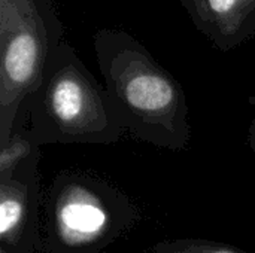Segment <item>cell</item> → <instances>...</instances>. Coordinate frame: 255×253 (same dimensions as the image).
<instances>
[{
	"instance_id": "1",
	"label": "cell",
	"mask_w": 255,
	"mask_h": 253,
	"mask_svg": "<svg viewBox=\"0 0 255 253\" xmlns=\"http://www.w3.org/2000/svg\"><path fill=\"white\" fill-rule=\"evenodd\" d=\"M93 45L105 89L124 130L158 148L187 149L188 104L176 78L126 30L100 28Z\"/></svg>"
},
{
	"instance_id": "2",
	"label": "cell",
	"mask_w": 255,
	"mask_h": 253,
	"mask_svg": "<svg viewBox=\"0 0 255 253\" xmlns=\"http://www.w3.org/2000/svg\"><path fill=\"white\" fill-rule=\"evenodd\" d=\"M25 113L39 146L112 145L126 131L105 86L64 40L52 49Z\"/></svg>"
},
{
	"instance_id": "3",
	"label": "cell",
	"mask_w": 255,
	"mask_h": 253,
	"mask_svg": "<svg viewBox=\"0 0 255 253\" xmlns=\"http://www.w3.org/2000/svg\"><path fill=\"white\" fill-rule=\"evenodd\" d=\"M140 213L112 183L64 170L49 188L43 210L46 253H100L131 230Z\"/></svg>"
},
{
	"instance_id": "4",
	"label": "cell",
	"mask_w": 255,
	"mask_h": 253,
	"mask_svg": "<svg viewBox=\"0 0 255 253\" xmlns=\"http://www.w3.org/2000/svg\"><path fill=\"white\" fill-rule=\"evenodd\" d=\"M63 25L51 0H0V146L27 122Z\"/></svg>"
},
{
	"instance_id": "5",
	"label": "cell",
	"mask_w": 255,
	"mask_h": 253,
	"mask_svg": "<svg viewBox=\"0 0 255 253\" xmlns=\"http://www.w3.org/2000/svg\"><path fill=\"white\" fill-rule=\"evenodd\" d=\"M39 158L40 151L0 182V253H34L40 248Z\"/></svg>"
},
{
	"instance_id": "6",
	"label": "cell",
	"mask_w": 255,
	"mask_h": 253,
	"mask_svg": "<svg viewBox=\"0 0 255 253\" xmlns=\"http://www.w3.org/2000/svg\"><path fill=\"white\" fill-rule=\"evenodd\" d=\"M187 12L197 30L224 52L255 36V0H193Z\"/></svg>"
},
{
	"instance_id": "7",
	"label": "cell",
	"mask_w": 255,
	"mask_h": 253,
	"mask_svg": "<svg viewBox=\"0 0 255 253\" xmlns=\"http://www.w3.org/2000/svg\"><path fill=\"white\" fill-rule=\"evenodd\" d=\"M39 151L40 146L33 140L28 128L25 125L18 127L0 146V182L13 176Z\"/></svg>"
},
{
	"instance_id": "8",
	"label": "cell",
	"mask_w": 255,
	"mask_h": 253,
	"mask_svg": "<svg viewBox=\"0 0 255 253\" xmlns=\"http://www.w3.org/2000/svg\"><path fill=\"white\" fill-rule=\"evenodd\" d=\"M149 253H247L245 251L206 239H176L158 243Z\"/></svg>"
},
{
	"instance_id": "9",
	"label": "cell",
	"mask_w": 255,
	"mask_h": 253,
	"mask_svg": "<svg viewBox=\"0 0 255 253\" xmlns=\"http://www.w3.org/2000/svg\"><path fill=\"white\" fill-rule=\"evenodd\" d=\"M248 146L251 148L253 152H255V115L251 121L250 128H248Z\"/></svg>"
},
{
	"instance_id": "10",
	"label": "cell",
	"mask_w": 255,
	"mask_h": 253,
	"mask_svg": "<svg viewBox=\"0 0 255 253\" xmlns=\"http://www.w3.org/2000/svg\"><path fill=\"white\" fill-rule=\"evenodd\" d=\"M181 3H182V6L188 10L190 9V6H191V3H193V0H179Z\"/></svg>"
}]
</instances>
